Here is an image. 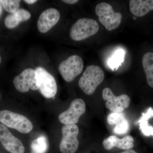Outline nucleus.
Listing matches in <instances>:
<instances>
[{
	"instance_id": "1",
	"label": "nucleus",
	"mask_w": 153,
	"mask_h": 153,
	"mask_svg": "<svg viewBox=\"0 0 153 153\" xmlns=\"http://www.w3.org/2000/svg\"><path fill=\"white\" fill-rule=\"evenodd\" d=\"M104 71L100 66H88L79 79V87L85 94L91 95L104 80Z\"/></svg>"
},
{
	"instance_id": "2",
	"label": "nucleus",
	"mask_w": 153,
	"mask_h": 153,
	"mask_svg": "<svg viewBox=\"0 0 153 153\" xmlns=\"http://www.w3.org/2000/svg\"><path fill=\"white\" fill-rule=\"evenodd\" d=\"M0 122L22 134L29 133L33 128V123L27 117L7 110L0 111Z\"/></svg>"
},
{
	"instance_id": "3",
	"label": "nucleus",
	"mask_w": 153,
	"mask_h": 153,
	"mask_svg": "<svg viewBox=\"0 0 153 153\" xmlns=\"http://www.w3.org/2000/svg\"><path fill=\"white\" fill-rule=\"evenodd\" d=\"M95 13L99 17L100 22L108 31H112L120 25L122 15L116 13L112 6L105 2L99 3L95 8Z\"/></svg>"
},
{
	"instance_id": "4",
	"label": "nucleus",
	"mask_w": 153,
	"mask_h": 153,
	"mask_svg": "<svg viewBox=\"0 0 153 153\" xmlns=\"http://www.w3.org/2000/svg\"><path fill=\"white\" fill-rule=\"evenodd\" d=\"M99 30L98 23L93 19H80L73 25L70 30L72 40L80 41L95 35Z\"/></svg>"
},
{
	"instance_id": "5",
	"label": "nucleus",
	"mask_w": 153,
	"mask_h": 153,
	"mask_svg": "<svg viewBox=\"0 0 153 153\" xmlns=\"http://www.w3.org/2000/svg\"><path fill=\"white\" fill-rule=\"evenodd\" d=\"M62 138L59 149L62 153H74L78 149L79 128L76 124L64 125L61 130Z\"/></svg>"
},
{
	"instance_id": "6",
	"label": "nucleus",
	"mask_w": 153,
	"mask_h": 153,
	"mask_svg": "<svg viewBox=\"0 0 153 153\" xmlns=\"http://www.w3.org/2000/svg\"><path fill=\"white\" fill-rule=\"evenodd\" d=\"M83 66V60L81 57L78 55H72L60 63L59 71L65 81L71 82L82 72Z\"/></svg>"
},
{
	"instance_id": "7",
	"label": "nucleus",
	"mask_w": 153,
	"mask_h": 153,
	"mask_svg": "<svg viewBox=\"0 0 153 153\" xmlns=\"http://www.w3.org/2000/svg\"><path fill=\"white\" fill-rule=\"evenodd\" d=\"M38 89L44 97L51 98L57 93V88L56 80L52 74L43 67L36 68Z\"/></svg>"
},
{
	"instance_id": "8",
	"label": "nucleus",
	"mask_w": 153,
	"mask_h": 153,
	"mask_svg": "<svg viewBox=\"0 0 153 153\" xmlns=\"http://www.w3.org/2000/svg\"><path fill=\"white\" fill-rule=\"evenodd\" d=\"M13 82L16 90L22 93L27 92L30 89L34 91L38 89L37 73L32 68L25 69L14 78Z\"/></svg>"
},
{
	"instance_id": "9",
	"label": "nucleus",
	"mask_w": 153,
	"mask_h": 153,
	"mask_svg": "<svg viewBox=\"0 0 153 153\" xmlns=\"http://www.w3.org/2000/svg\"><path fill=\"white\" fill-rule=\"evenodd\" d=\"M102 98L105 101V107L111 111L114 112H122L128 108L130 104L129 97L126 94L116 96L109 88H105L102 92Z\"/></svg>"
},
{
	"instance_id": "10",
	"label": "nucleus",
	"mask_w": 153,
	"mask_h": 153,
	"mask_svg": "<svg viewBox=\"0 0 153 153\" xmlns=\"http://www.w3.org/2000/svg\"><path fill=\"white\" fill-rule=\"evenodd\" d=\"M85 111L84 101L82 99H76L72 101L67 110L59 115L58 119L61 123L64 125L76 124Z\"/></svg>"
},
{
	"instance_id": "11",
	"label": "nucleus",
	"mask_w": 153,
	"mask_h": 153,
	"mask_svg": "<svg viewBox=\"0 0 153 153\" xmlns=\"http://www.w3.org/2000/svg\"><path fill=\"white\" fill-rule=\"evenodd\" d=\"M0 142L11 153H24L25 148L21 141L10 131L7 126L0 123Z\"/></svg>"
},
{
	"instance_id": "12",
	"label": "nucleus",
	"mask_w": 153,
	"mask_h": 153,
	"mask_svg": "<svg viewBox=\"0 0 153 153\" xmlns=\"http://www.w3.org/2000/svg\"><path fill=\"white\" fill-rule=\"evenodd\" d=\"M60 18V13L56 9L49 8L44 11L37 22L39 32L42 33H47L57 24Z\"/></svg>"
},
{
	"instance_id": "13",
	"label": "nucleus",
	"mask_w": 153,
	"mask_h": 153,
	"mask_svg": "<svg viewBox=\"0 0 153 153\" xmlns=\"http://www.w3.org/2000/svg\"><path fill=\"white\" fill-rule=\"evenodd\" d=\"M134 141L133 137L130 135L126 136L122 139L112 135L103 140L102 145L107 150H110L115 147L121 149L128 150L134 147Z\"/></svg>"
},
{
	"instance_id": "14",
	"label": "nucleus",
	"mask_w": 153,
	"mask_h": 153,
	"mask_svg": "<svg viewBox=\"0 0 153 153\" xmlns=\"http://www.w3.org/2000/svg\"><path fill=\"white\" fill-rule=\"evenodd\" d=\"M30 12L24 9H19L13 13L9 14L4 19V25L10 29L16 27L20 23L27 21L31 18Z\"/></svg>"
},
{
	"instance_id": "15",
	"label": "nucleus",
	"mask_w": 153,
	"mask_h": 153,
	"mask_svg": "<svg viewBox=\"0 0 153 153\" xmlns=\"http://www.w3.org/2000/svg\"><path fill=\"white\" fill-rule=\"evenodd\" d=\"M129 8L131 13L136 16H143L153 10V0H131Z\"/></svg>"
},
{
	"instance_id": "16",
	"label": "nucleus",
	"mask_w": 153,
	"mask_h": 153,
	"mask_svg": "<svg viewBox=\"0 0 153 153\" xmlns=\"http://www.w3.org/2000/svg\"><path fill=\"white\" fill-rule=\"evenodd\" d=\"M142 64L149 85L153 88V53L147 52L143 56Z\"/></svg>"
},
{
	"instance_id": "17",
	"label": "nucleus",
	"mask_w": 153,
	"mask_h": 153,
	"mask_svg": "<svg viewBox=\"0 0 153 153\" xmlns=\"http://www.w3.org/2000/svg\"><path fill=\"white\" fill-rule=\"evenodd\" d=\"M153 117V108L150 107L148 108L146 112L142 114L138 121L140 130L146 136H153V127L149 126L148 123V120Z\"/></svg>"
},
{
	"instance_id": "18",
	"label": "nucleus",
	"mask_w": 153,
	"mask_h": 153,
	"mask_svg": "<svg viewBox=\"0 0 153 153\" xmlns=\"http://www.w3.org/2000/svg\"><path fill=\"white\" fill-rule=\"evenodd\" d=\"M31 148L34 153H46L49 148L47 137L45 136H40L32 142Z\"/></svg>"
},
{
	"instance_id": "19",
	"label": "nucleus",
	"mask_w": 153,
	"mask_h": 153,
	"mask_svg": "<svg viewBox=\"0 0 153 153\" xmlns=\"http://www.w3.org/2000/svg\"><path fill=\"white\" fill-rule=\"evenodd\" d=\"M125 52L122 49H119L115 52L112 57L110 58L108 64L112 69H117L123 62Z\"/></svg>"
},
{
	"instance_id": "20",
	"label": "nucleus",
	"mask_w": 153,
	"mask_h": 153,
	"mask_svg": "<svg viewBox=\"0 0 153 153\" xmlns=\"http://www.w3.org/2000/svg\"><path fill=\"white\" fill-rule=\"evenodd\" d=\"M0 1L3 8L6 11L13 13L19 9L21 1L19 0H2Z\"/></svg>"
},
{
	"instance_id": "21",
	"label": "nucleus",
	"mask_w": 153,
	"mask_h": 153,
	"mask_svg": "<svg viewBox=\"0 0 153 153\" xmlns=\"http://www.w3.org/2000/svg\"><path fill=\"white\" fill-rule=\"evenodd\" d=\"M125 119L122 112H112L108 116L107 122L110 125H117Z\"/></svg>"
},
{
	"instance_id": "22",
	"label": "nucleus",
	"mask_w": 153,
	"mask_h": 153,
	"mask_svg": "<svg viewBox=\"0 0 153 153\" xmlns=\"http://www.w3.org/2000/svg\"><path fill=\"white\" fill-rule=\"evenodd\" d=\"M129 128V123L128 121L125 119L120 123L116 125L114 129V132L117 134H124L128 132Z\"/></svg>"
},
{
	"instance_id": "23",
	"label": "nucleus",
	"mask_w": 153,
	"mask_h": 153,
	"mask_svg": "<svg viewBox=\"0 0 153 153\" xmlns=\"http://www.w3.org/2000/svg\"><path fill=\"white\" fill-rule=\"evenodd\" d=\"M63 2L66 3V4H75L78 1L77 0H63L62 1Z\"/></svg>"
},
{
	"instance_id": "24",
	"label": "nucleus",
	"mask_w": 153,
	"mask_h": 153,
	"mask_svg": "<svg viewBox=\"0 0 153 153\" xmlns=\"http://www.w3.org/2000/svg\"><path fill=\"white\" fill-rule=\"evenodd\" d=\"M24 1L27 3L28 4H33L34 3H36L37 1H36V0H25V1Z\"/></svg>"
},
{
	"instance_id": "25",
	"label": "nucleus",
	"mask_w": 153,
	"mask_h": 153,
	"mask_svg": "<svg viewBox=\"0 0 153 153\" xmlns=\"http://www.w3.org/2000/svg\"><path fill=\"white\" fill-rule=\"evenodd\" d=\"M120 153H137L135 151H134V150L130 149L128 150L125 151V152H123Z\"/></svg>"
},
{
	"instance_id": "26",
	"label": "nucleus",
	"mask_w": 153,
	"mask_h": 153,
	"mask_svg": "<svg viewBox=\"0 0 153 153\" xmlns=\"http://www.w3.org/2000/svg\"><path fill=\"white\" fill-rule=\"evenodd\" d=\"M3 11V6L2 5L0 1V16H1V15Z\"/></svg>"
},
{
	"instance_id": "27",
	"label": "nucleus",
	"mask_w": 153,
	"mask_h": 153,
	"mask_svg": "<svg viewBox=\"0 0 153 153\" xmlns=\"http://www.w3.org/2000/svg\"><path fill=\"white\" fill-rule=\"evenodd\" d=\"M1 56H0V63H1Z\"/></svg>"
}]
</instances>
